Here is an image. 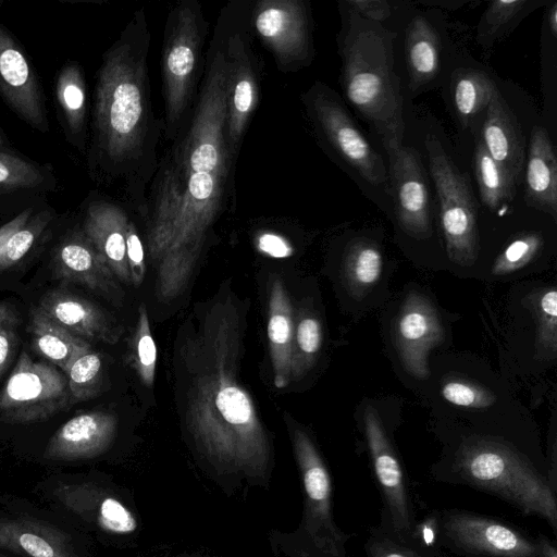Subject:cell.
Instances as JSON below:
<instances>
[{
  "label": "cell",
  "mask_w": 557,
  "mask_h": 557,
  "mask_svg": "<svg viewBox=\"0 0 557 557\" xmlns=\"http://www.w3.org/2000/svg\"><path fill=\"white\" fill-rule=\"evenodd\" d=\"M239 313L219 300L188 344L186 423L198 448L222 470L264 479L271 445L255 404L238 380Z\"/></svg>",
  "instance_id": "7a4b0ae2"
},
{
  "label": "cell",
  "mask_w": 557,
  "mask_h": 557,
  "mask_svg": "<svg viewBox=\"0 0 557 557\" xmlns=\"http://www.w3.org/2000/svg\"><path fill=\"white\" fill-rule=\"evenodd\" d=\"M364 550L367 557H432L380 524L370 528Z\"/></svg>",
  "instance_id": "ab89813d"
},
{
  "label": "cell",
  "mask_w": 557,
  "mask_h": 557,
  "mask_svg": "<svg viewBox=\"0 0 557 557\" xmlns=\"http://www.w3.org/2000/svg\"><path fill=\"white\" fill-rule=\"evenodd\" d=\"M408 541L428 555L435 557L441 548L438 511L430 513L421 521H416Z\"/></svg>",
  "instance_id": "ee69618b"
},
{
  "label": "cell",
  "mask_w": 557,
  "mask_h": 557,
  "mask_svg": "<svg viewBox=\"0 0 557 557\" xmlns=\"http://www.w3.org/2000/svg\"><path fill=\"white\" fill-rule=\"evenodd\" d=\"M441 393L448 403L465 408H487L496 400L495 395L483 386L459 379L446 381Z\"/></svg>",
  "instance_id": "b9f144b4"
},
{
  "label": "cell",
  "mask_w": 557,
  "mask_h": 557,
  "mask_svg": "<svg viewBox=\"0 0 557 557\" xmlns=\"http://www.w3.org/2000/svg\"><path fill=\"white\" fill-rule=\"evenodd\" d=\"M207 22L195 0L176 3L169 13L161 59L163 132L174 139L191 106Z\"/></svg>",
  "instance_id": "8992f818"
},
{
  "label": "cell",
  "mask_w": 557,
  "mask_h": 557,
  "mask_svg": "<svg viewBox=\"0 0 557 557\" xmlns=\"http://www.w3.org/2000/svg\"><path fill=\"white\" fill-rule=\"evenodd\" d=\"M433 475L446 484L468 486L537 516L557 531V479L547 465L535 462L499 438L468 436L436 466Z\"/></svg>",
  "instance_id": "277c9868"
},
{
  "label": "cell",
  "mask_w": 557,
  "mask_h": 557,
  "mask_svg": "<svg viewBox=\"0 0 557 557\" xmlns=\"http://www.w3.org/2000/svg\"><path fill=\"white\" fill-rule=\"evenodd\" d=\"M29 333L34 349L65 374L78 356L91 349L89 342L58 324L38 306L30 310Z\"/></svg>",
  "instance_id": "4316f807"
},
{
  "label": "cell",
  "mask_w": 557,
  "mask_h": 557,
  "mask_svg": "<svg viewBox=\"0 0 557 557\" xmlns=\"http://www.w3.org/2000/svg\"><path fill=\"white\" fill-rule=\"evenodd\" d=\"M128 222L126 213L116 205L95 201L87 208L82 228L115 277L125 284H131L126 259Z\"/></svg>",
  "instance_id": "603a6c76"
},
{
  "label": "cell",
  "mask_w": 557,
  "mask_h": 557,
  "mask_svg": "<svg viewBox=\"0 0 557 557\" xmlns=\"http://www.w3.org/2000/svg\"><path fill=\"white\" fill-rule=\"evenodd\" d=\"M12 540L21 557H89L85 542L66 522L26 505H14Z\"/></svg>",
  "instance_id": "ac0fdd59"
},
{
  "label": "cell",
  "mask_w": 557,
  "mask_h": 557,
  "mask_svg": "<svg viewBox=\"0 0 557 557\" xmlns=\"http://www.w3.org/2000/svg\"><path fill=\"white\" fill-rule=\"evenodd\" d=\"M395 345L408 373L417 379L430 375L428 356L444 339L437 312L423 295L410 293L395 321Z\"/></svg>",
  "instance_id": "d6986e66"
},
{
  "label": "cell",
  "mask_w": 557,
  "mask_h": 557,
  "mask_svg": "<svg viewBox=\"0 0 557 557\" xmlns=\"http://www.w3.org/2000/svg\"><path fill=\"white\" fill-rule=\"evenodd\" d=\"M341 42L343 90L349 103L380 135L403 144V97L395 72L394 35L346 9Z\"/></svg>",
  "instance_id": "5b68a950"
},
{
  "label": "cell",
  "mask_w": 557,
  "mask_h": 557,
  "mask_svg": "<svg viewBox=\"0 0 557 557\" xmlns=\"http://www.w3.org/2000/svg\"><path fill=\"white\" fill-rule=\"evenodd\" d=\"M117 420L106 411H88L67 420L49 440L44 458L72 462L103 454L114 441Z\"/></svg>",
  "instance_id": "ffe728a7"
},
{
  "label": "cell",
  "mask_w": 557,
  "mask_h": 557,
  "mask_svg": "<svg viewBox=\"0 0 557 557\" xmlns=\"http://www.w3.org/2000/svg\"><path fill=\"white\" fill-rule=\"evenodd\" d=\"M0 96L24 122L46 133L47 111L37 74L14 37L0 25Z\"/></svg>",
  "instance_id": "e0dca14e"
},
{
  "label": "cell",
  "mask_w": 557,
  "mask_h": 557,
  "mask_svg": "<svg viewBox=\"0 0 557 557\" xmlns=\"http://www.w3.org/2000/svg\"><path fill=\"white\" fill-rule=\"evenodd\" d=\"M0 5H1V1H0Z\"/></svg>",
  "instance_id": "11a10c76"
},
{
  "label": "cell",
  "mask_w": 557,
  "mask_h": 557,
  "mask_svg": "<svg viewBox=\"0 0 557 557\" xmlns=\"http://www.w3.org/2000/svg\"><path fill=\"white\" fill-rule=\"evenodd\" d=\"M389 162V182L395 212L401 228L410 236L424 239L432 234L430 195L420 159L399 143H383Z\"/></svg>",
  "instance_id": "2e32d148"
},
{
  "label": "cell",
  "mask_w": 557,
  "mask_h": 557,
  "mask_svg": "<svg viewBox=\"0 0 557 557\" xmlns=\"http://www.w3.org/2000/svg\"><path fill=\"white\" fill-rule=\"evenodd\" d=\"M548 27L552 34H557V3L553 2L552 8L548 10Z\"/></svg>",
  "instance_id": "f907efd6"
},
{
  "label": "cell",
  "mask_w": 557,
  "mask_h": 557,
  "mask_svg": "<svg viewBox=\"0 0 557 557\" xmlns=\"http://www.w3.org/2000/svg\"><path fill=\"white\" fill-rule=\"evenodd\" d=\"M5 147V138L0 129V150L2 151V149Z\"/></svg>",
  "instance_id": "f5cc1de1"
},
{
  "label": "cell",
  "mask_w": 557,
  "mask_h": 557,
  "mask_svg": "<svg viewBox=\"0 0 557 557\" xmlns=\"http://www.w3.org/2000/svg\"><path fill=\"white\" fill-rule=\"evenodd\" d=\"M55 92L67 129L73 136H79L85 128L86 85L77 64L69 63L62 69Z\"/></svg>",
  "instance_id": "f546056e"
},
{
  "label": "cell",
  "mask_w": 557,
  "mask_h": 557,
  "mask_svg": "<svg viewBox=\"0 0 557 557\" xmlns=\"http://www.w3.org/2000/svg\"><path fill=\"white\" fill-rule=\"evenodd\" d=\"M250 21L280 71H296L311 61L310 15L305 1H258L251 10Z\"/></svg>",
  "instance_id": "9a60e30c"
},
{
  "label": "cell",
  "mask_w": 557,
  "mask_h": 557,
  "mask_svg": "<svg viewBox=\"0 0 557 557\" xmlns=\"http://www.w3.org/2000/svg\"><path fill=\"white\" fill-rule=\"evenodd\" d=\"M542 247L543 237L539 233H524L516 237L495 259L492 273L506 275L522 269L537 256Z\"/></svg>",
  "instance_id": "74e56055"
},
{
  "label": "cell",
  "mask_w": 557,
  "mask_h": 557,
  "mask_svg": "<svg viewBox=\"0 0 557 557\" xmlns=\"http://www.w3.org/2000/svg\"><path fill=\"white\" fill-rule=\"evenodd\" d=\"M347 9L368 21L382 24L392 13V5L382 0H348Z\"/></svg>",
  "instance_id": "bcb514c9"
},
{
  "label": "cell",
  "mask_w": 557,
  "mask_h": 557,
  "mask_svg": "<svg viewBox=\"0 0 557 557\" xmlns=\"http://www.w3.org/2000/svg\"><path fill=\"white\" fill-rule=\"evenodd\" d=\"M67 377L54 364L22 351L0 392V419L11 424L47 420L72 407Z\"/></svg>",
  "instance_id": "30bf717a"
},
{
  "label": "cell",
  "mask_w": 557,
  "mask_h": 557,
  "mask_svg": "<svg viewBox=\"0 0 557 557\" xmlns=\"http://www.w3.org/2000/svg\"><path fill=\"white\" fill-rule=\"evenodd\" d=\"M50 216L46 212L34 216L17 230L0 252V271L18 262L32 248L36 239L48 224Z\"/></svg>",
  "instance_id": "60d3db41"
},
{
  "label": "cell",
  "mask_w": 557,
  "mask_h": 557,
  "mask_svg": "<svg viewBox=\"0 0 557 557\" xmlns=\"http://www.w3.org/2000/svg\"><path fill=\"white\" fill-rule=\"evenodd\" d=\"M536 323L535 348L542 359H554L557 352V290H537L531 298Z\"/></svg>",
  "instance_id": "836d02e7"
},
{
  "label": "cell",
  "mask_w": 557,
  "mask_h": 557,
  "mask_svg": "<svg viewBox=\"0 0 557 557\" xmlns=\"http://www.w3.org/2000/svg\"><path fill=\"white\" fill-rule=\"evenodd\" d=\"M30 210H26L0 230V252L4 249L11 236L28 222Z\"/></svg>",
  "instance_id": "c3c4849f"
},
{
  "label": "cell",
  "mask_w": 557,
  "mask_h": 557,
  "mask_svg": "<svg viewBox=\"0 0 557 557\" xmlns=\"http://www.w3.org/2000/svg\"><path fill=\"white\" fill-rule=\"evenodd\" d=\"M441 547L459 557H545L553 542L496 518L447 509L438 512Z\"/></svg>",
  "instance_id": "ba28073f"
},
{
  "label": "cell",
  "mask_w": 557,
  "mask_h": 557,
  "mask_svg": "<svg viewBox=\"0 0 557 557\" xmlns=\"http://www.w3.org/2000/svg\"><path fill=\"white\" fill-rule=\"evenodd\" d=\"M259 250L273 257L286 258L293 253L292 246L282 237L271 234H264L258 242Z\"/></svg>",
  "instance_id": "7dc6e473"
},
{
  "label": "cell",
  "mask_w": 557,
  "mask_h": 557,
  "mask_svg": "<svg viewBox=\"0 0 557 557\" xmlns=\"http://www.w3.org/2000/svg\"><path fill=\"white\" fill-rule=\"evenodd\" d=\"M151 35L144 10L137 11L104 53L94 103L96 164L108 178H124L137 205L157 168L163 123L156 120L148 76Z\"/></svg>",
  "instance_id": "3957f363"
},
{
  "label": "cell",
  "mask_w": 557,
  "mask_h": 557,
  "mask_svg": "<svg viewBox=\"0 0 557 557\" xmlns=\"http://www.w3.org/2000/svg\"><path fill=\"white\" fill-rule=\"evenodd\" d=\"M383 258L372 243L358 242L348 250L344 262V275L350 290L362 294L381 277Z\"/></svg>",
  "instance_id": "d6a6232c"
},
{
  "label": "cell",
  "mask_w": 557,
  "mask_h": 557,
  "mask_svg": "<svg viewBox=\"0 0 557 557\" xmlns=\"http://www.w3.org/2000/svg\"><path fill=\"white\" fill-rule=\"evenodd\" d=\"M363 424L374 480L382 499L380 525L408 540L416 520L401 462L376 410L371 406L364 409Z\"/></svg>",
  "instance_id": "5bb4252c"
},
{
  "label": "cell",
  "mask_w": 557,
  "mask_h": 557,
  "mask_svg": "<svg viewBox=\"0 0 557 557\" xmlns=\"http://www.w3.org/2000/svg\"><path fill=\"white\" fill-rule=\"evenodd\" d=\"M541 5L535 0H496L488 3L478 26V39L488 48L497 38L512 29L524 16Z\"/></svg>",
  "instance_id": "1f68e13d"
},
{
  "label": "cell",
  "mask_w": 557,
  "mask_h": 557,
  "mask_svg": "<svg viewBox=\"0 0 557 557\" xmlns=\"http://www.w3.org/2000/svg\"><path fill=\"white\" fill-rule=\"evenodd\" d=\"M126 259L131 283L139 286L145 277V253L135 225L129 221L126 227Z\"/></svg>",
  "instance_id": "f6af8a7d"
},
{
  "label": "cell",
  "mask_w": 557,
  "mask_h": 557,
  "mask_svg": "<svg viewBox=\"0 0 557 557\" xmlns=\"http://www.w3.org/2000/svg\"><path fill=\"white\" fill-rule=\"evenodd\" d=\"M545 557H557V548L554 542L550 544Z\"/></svg>",
  "instance_id": "816d5d0a"
},
{
  "label": "cell",
  "mask_w": 557,
  "mask_h": 557,
  "mask_svg": "<svg viewBox=\"0 0 557 557\" xmlns=\"http://www.w3.org/2000/svg\"><path fill=\"white\" fill-rule=\"evenodd\" d=\"M323 333L320 320L302 312L295 323V339L293 350V379L302 376L313 364L322 346Z\"/></svg>",
  "instance_id": "e575fe53"
},
{
  "label": "cell",
  "mask_w": 557,
  "mask_h": 557,
  "mask_svg": "<svg viewBox=\"0 0 557 557\" xmlns=\"http://www.w3.org/2000/svg\"><path fill=\"white\" fill-rule=\"evenodd\" d=\"M525 165V201L530 207L557 216V161L543 127L532 132Z\"/></svg>",
  "instance_id": "484cf974"
},
{
  "label": "cell",
  "mask_w": 557,
  "mask_h": 557,
  "mask_svg": "<svg viewBox=\"0 0 557 557\" xmlns=\"http://www.w3.org/2000/svg\"><path fill=\"white\" fill-rule=\"evenodd\" d=\"M425 144L447 255L459 265H471L478 255L476 214L471 190L438 140L429 138Z\"/></svg>",
  "instance_id": "8fae6325"
},
{
  "label": "cell",
  "mask_w": 557,
  "mask_h": 557,
  "mask_svg": "<svg viewBox=\"0 0 557 557\" xmlns=\"http://www.w3.org/2000/svg\"><path fill=\"white\" fill-rule=\"evenodd\" d=\"M302 101L315 129L335 154L368 184L388 188V172L382 157L337 96L327 86L315 83L302 95Z\"/></svg>",
  "instance_id": "9c48e42d"
},
{
  "label": "cell",
  "mask_w": 557,
  "mask_h": 557,
  "mask_svg": "<svg viewBox=\"0 0 557 557\" xmlns=\"http://www.w3.org/2000/svg\"><path fill=\"white\" fill-rule=\"evenodd\" d=\"M233 159L226 141L224 37L219 22L188 129L153 188L147 250L157 270L160 301L173 300L187 286L207 233L226 202Z\"/></svg>",
  "instance_id": "6da1fadb"
},
{
  "label": "cell",
  "mask_w": 557,
  "mask_h": 557,
  "mask_svg": "<svg viewBox=\"0 0 557 557\" xmlns=\"http://www.w3.org/2000/svg\"><path fill=\"white\" fill-rule=\"evenodd\" d=\"M406 65L410 88L416 90L435 78L440 70V39L423 16L411 20L405 38Z\"/></svg>",
  "instance_id": "83f0119b"
},
{
  "label": "cell",
  "mask_w": 557,
  "mask_h": 557,
  "mask_svg": "<svg viewBox=\"0 0 557 557\" xmlns=\"http://www.w3.org/2000/svg\"><path fill=\"white\" fill-rule=\"evenodd\" d=\"M18 317L8 302L0 304V376L9 366L18 338Z\"/></svg>",
  "instance_id": "7bdbcfd3"
},
{
  "label": "cell",
  "mask_w": 557,
  "mask_h": 557,
  "mask_svg": "<svg viewBox=\"0 0 557 557\" xmlns=\"http://www.w3.org/2000/svg\"><path fill=\"white\" fill-rule=\"evenodd\" d=\"M44 183V173L35 164L0 150V190L36 188Z\"/></svg>",
  "instance_id": "f35d334b"
},
{
  "label": "cell",
  "mask_w": 557,
  "mask_h": 557,
  "mask_svg": "<svg viewBox=\"0 0 557 557\" xmlns=\"http://www.w3.org/2000/svg\"><path fill=\"white\" fill-rule=\"evenodd\" d=\"M132 355L141 383L148 387L152 386L157 363V348L151 335L148 313L144 302L140 304L138 309V319L132 338Z\"/></svg>",
  "instance_id": "8d00e7d4"
},
{
  "label": "cell",
  "mask_w": 557,
  "mask_h": 557,
  "mask_svg": "<svg viewBox=\"0 0 557 557\" xmlns=\"http://www.w3.org/2000/svg\"><path fill=\"white\" fill-rule=\"evenodd\" d=\"M66 375L72 405L96 397L102 382L100 355L91 349L85 351L71 363Z\"/></svg>",
  "instance_id": "d590c367"
},
{
  "label": "cell",
  "mask_w": 557,
  "mask_h": 557,
  "mask_svg": "<svg viewBox=\"0 0 557 557\" xmlns=\"http://www.w3.org/2000/svg\"><path fill=\"white\" fill-rule=\"evenodd\" d=\"M0 557H21V556L14 555L12 553L0 550Z\"/></svg>",
  "instance_id": "db71d44e"
},
{
  "label": "cell",
  "mask_w": 557,
  "mask_h": 557,
  "mask_svg": "<svg viewBox=\"0 0 557 557\" xmlns=\"http://www.w3.org/2000/svg\"><path fill=\"white\" fill-rule=\"evenodd\" d=\"M495 84L484 73L465 71L458 73L451 84L453 104L459 121L467 125L484 110Z\"/></svg>",
  "instance_id": "4dcf8cb0"
},
{
  "label": "cell",
  "mask_w": 557,
  "mask_h": 557,
  "mask_svg": "<svg viewBox=\"0 0 557 557\" xmlns=\"http://www.w3.org/2000/svg\"><path fill=\"white\" fill-rule=\"evenodd\" d=\"M267 333L274 384L283 388L293 379L295 318L287 290L278 277H272L270 283Z\"/></svg>",
  "instance_id": "d4e9b609"
},
{
  "label": "cell",
  "mask_w": 557,
  "mask_h": 557,
  "mask_svg": "<svg viewBox=\"0 0 557 557\" xmlns=\"http://www.w3.org/2000/svg\"><path fill=\"white\" fill-rule=\"evenodd\" d=\"M40 495L88 530L107 535H127L137 529L128 506L110 487L74 475H53L39 483Z\"/></svg>",
  "instance_id": "7c38bea8"
},
{
  "label": "cell",
  "mask_w": 557,
  "mask_h": 557,
  "mask_svg": "<svg viewBox=\"0 0 557 557\" xmlns=\"http://www.w3.org/2000/svg\"><path fill=\"white\" fill-rule=\"evenodd\" d=\"M38 307L50 319L85 341L115 344L122 327L100 307L64 289H52L39 300Z\"/></svg>",
  "instance_id": "44dd1931"
},
{
  "label": "cell",
  "mask_w": 557,
  "mask_h": 557,
  "mask_svg": "<svg viewBox=\"0 0 557 557\" xmlns=\"http://www.w3.org/2000/svg\"><path fill=\"white\" fill-rule=\"evenodd\" d=\"M474 168L482 203L493 212L507 208L516 184L490 156L481 138L475 144Z\"/></svg>",
  "instance_id": "f1b7e54d"
},
{
  "label": "cell",
  "mask_w": 557,
  "mask_h": 557,
  "mask_svg": "<svg viewBox=\"0 0 557 557\" xmlns=\"http://www.w3.org/2000/svg\"><path fill=\"white\" fill-rule=\"evenodd\" d=\"M53 270L59 278L83 284L108 297L119 299L122 294L115 275L83 230L66 236L57 247Z\"/></svg>",
  "instance_id": "7402d4cb"
},
{
  "label": "cell",
  "mask_w": 557,
  "mask_h": 557,
  "mask_svg": "<svg viewBox=\"0 0 557 557\" xmlns=\"http://www.w3.org/2000/svg\"><path fill=\"white\" fill-rule=\"evenodd\" d=\"M0 550L17 555L12 540L10 515H0Z\"/></svg>",
  "instance_id": "681fc988"
},
{
  "label": "cell",
  "mask_w": 557,
  "mask_h": 557,
  "mask_svg": "<svg viewBox=\"0 0 557 557\" xmlns=\"http://www.w3.org/2000/svg\"><path fill=\"white\" fill-rule=\"evenodd\" d=\"M288 428L304 487L302 518L294 534L297 555L346 557V544L351 535L334 520L329 469L311 437L302 429L289 423Z\"/></svg>",
  "instance_id": "52a82bcc"
},
{
  "label": "cell",
  "mask_w": 557,
  "mask_h": 557,
  "mask_svg": "<svg viewBox=\"0 0 557 557\" xmlns=\"http://www.w3.org/2000/svg\"><path fill=\"white\" fill-rule=\"evenodd\" d=\"M485 109L481 140L490 156L517 184L525 164L523 140L497 87Z\"/></svg>",
  "instance_id": "cb8c5ba5"
},
{
  "label": "cell",
  "mask_w": 557,
  "mask_h": 557,
  "mask_svg": "<svg viewBox=\"0 0 557 557\" xmlns=\"http://www.w3.org/2000/svg\"><path fill=\"white\" fill-rule=\"evenodd\" d=\"M238 15L220 16L224 37L226 141L236 158L259 100V69L249 32Z\"/></svg>",
  "instance_id": "4fadbf2b"
}]
</instances>
